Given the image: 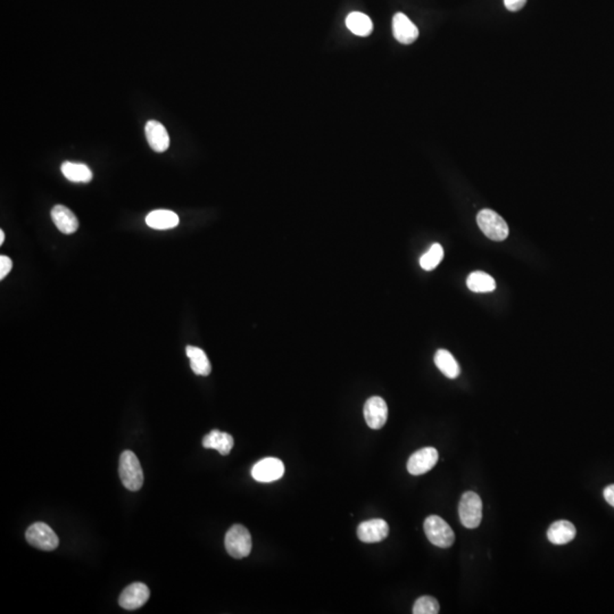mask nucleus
<instances>
[{"mask_svg": "<svg viewBox=\"0 0 614 614\" xmlns=\"http://www.w3.org/2000/svg\"><path fill=\"white\" fill-rule=\"evenodd\" d=\"M52 219L61 232L72 234L79 229V221L72 210L63 205H56L52 210Z\"/></svg>", "mask_w": 614, "mask_h": 614, "instance_id": "nucleus-14", "label": "nucleus"}, {"mask_svg": "<svg viewBox=\"0 0 614 614\" xmlns=\"http://www.w3.org/2000/svg\"><path fill=\"white\" fill-rule=\"evenodd\" d=\"M234 443V437L231 435L221 432L217 429L210 431V434L206 435L203 439V446L205 448L217 450L221 455H228L230 453Z\"/></svg>", "mask_w": 614, "mask_h": 614, "instance_id": "nucleus-17", "label": "nucleus"}, {"mask_svg": "<svg viewBox=\"0 0 614 614\" xmlns=\"http://www.w3.org/2000/svg\"><path fill=\"white\" fill-rule=\"evenodd\" d=\"M146 138L153 151L164 153L170 147V135L164 125L157 121H148L145 127Z\"/></svg>", "mask_w": 614, "mask_h": 614, "instance_id": "nucleus-13", "label": "nucleus"}, {"mask_svg": "<svg viewBox=\"0 0 614 614\" xmlns=\"http://www.w3.org/2000/svg\"><path fill=\"white\" fill-rule=\"evenodd\" d=\"M438 450L434 447H424L410 455L408 471L412 476H421L434 469L438 462Z\"/></svg>", "mask_w": 614, "mask_h": 614, "instance_id": "nucleus-8", "label": "nucleus"}, {"mask_svg": "<svg viewBox=\"0 0 614 614\" xmlns=\"http://www.w3.org/2000/svg\"><path fill=\"white\" fill-rule=\"evenodd\" d=\"M62 173L67 180L72 182H90L92 180V172L87 165L83 163L65 162L62 164Z\"/></svg>", "mask_w": 614, "mask_h": 614, "instance_id": "nucleus-22", "label": "nucleus"}, {"mask_svg": "<svg viewBox=\"0 0 614 614\" xmlns=\"http://www.w3.org/2000/svg\"><path fill=\"white\" fill-rule=\"evenodd\" d=\"M443 259V247L439 243H434L427 253H424L420 259V265L426 271H431L439 265Z\"/></svg>", "mask_w": 614, "mask_h": 614, "instance_id": "nucleus-23", "label": "nucleus"}, {"mask_svg": "<svg viewBox=\"0 0 614 614\" xmlns=\"http://www.w3.org/2000/svg\"><path fill=\"white\" fill-rule=\"evenodd\" d=\"M187 356L190 360L191 370L194 373L198 375H210L212 371L210 360L207 358L206 353L203 349L195 347V346H187L186 349Z\"/></svg>", "mask_w": 614, "mask_h": 614, "instance_id": "nucleus-20", "label": "nucleus"}, {"mask_svg": "<svg viewBox=\"0 0 614 614\" xmlns=\"http://www.w3.org/2000/svg\"><path fill=\"white\" fill-rule=\"evenodd\" d=\"M577 535L575 527L567 520L553 523L547 530V538L554 545H565L572 542Z\"/></svg>", "mask_w": 614, "mask_h": 614, "instance_id": "nucleus-15", "label": "nucleus"}, {"mask_svg": "<svg viewBox=\"0 0 614 614\" xmlns=\"http://www.w3.org/2000/svg\"><path fill=\"white\" fill-rule=\"evenodd\" d=\"M283 474L285 465L283 461L276 457H266L259 461L252 469V476L259 483H273L281 479Z\"/></svg>", "mask_w": 614, "mask_h": 614, "instance_id": "nucleus-7", "label": "nucleus"}, {"mask_svg": "<svg viewBox=\"0 0 614 614\" xmlns=\"http://www.w3.org/2000/svg\"><path fill=\"white\" fill-rule=\"evenodd\" d=\"M393 34L398 43L410 45L419 38V29L405 14L396 13L393 19Z\"/></svg>", "mask_w": 614, "mask_h": 614, "instance_id": "nucleus-12", "label": "nucleus"}, {"mask_svg": "<svg viewBox=\"0 0 614 614\" xmlns=\"http://www.w3.org/2000/svg\"><path fill=\"white\" fill-rule=\"evenodd\" d=\"M224 544L229 556L234 558L250 556L253 545L250 531L241 525H234L228 530Z\"/></svg>", "mask_w": 614, "mask_h": 614, "instance_id": "nucleus-5", "label": "nucleus"}, {"mask_svg": "<svg viewBox=\"0 0 614 614\" xmlns=\"http://www.w3.org/2000/svg\"><path fill=\"white\" fill-rule=\"evenodd\" d=\"M12 267H13V262L10 257L1 255L0 256V279L3 280L10 272Z\"/></svg>", "mask_w": 614, "mask_h": 614, "instance_id": "nucleus-25", "label": "nucleus"}, {"mask_svg": "<svg viewBox=\"0 0 614 614\" xmlns=\"http://www.w3.org/2000/svg\"><path fill=\"white\" fill-rule=\"evenodd\" d=\"M180 220L177 214L168 210H157L148 214L146 223L156 230H168L177 227Z\"/></svg>", "mask_w": 614, "mask_h": 614, "instance_id": "nucleus-16", "label": "nucleus"}, {"mask_svg": "<svg viewBox=\"0 0 614 614\" xmlns=\"http://www.w3.org/2000/svg\"><path fill=\"white\" fill-rule=\"evenodd\" d=\"M439 612V603L431 596H422L417 598L413 606L414 614H437Z\"/></svg>", "mask_w": 614, "mask_h": 614, "instance_id": "nucleus-24", "label": "nucleus"}, {"mask_svg": "<svg viewBox=\"0 0 614 614\" xmlns=\"http://www.w3.org/2000/svg\"><path fill=\"white\" fill-rule=\"evenodd\" d=\"M435 364L448 379H457L461 373L460 365L446 349H438L435 354Z\"/></svg>", "mask_w": 614, "mask_h": 614, "instance_id": "nucleus-18", "label": "nucleus"}, {"mask_svg": "<svg viewBox=\"0 0 614 614\" xmlns=\"http://www.w3.org/2000/svg\"><path fill=\"white\" fill-rule=\"evenodd\" d=\"M3 240H5V232L1 230L0 231V245H3Z\"/></svg>", "mask_w": 614, "mask_h": 614, "instance_id": "nucleus-28", "label": "nucleus"}, {"mask_svg": "<svg viewBox=\"0 0 614 614\" xmlns=\"http://www.w3.org/2000/svg\"><path fill=\"white\" fill-rule=\"evenodd\" d=\"M25 537L30 545L41 551H54L59 544L58 537L53 529L43 523H33L32 526H30Z\"/></svg>", "mask_w": 614, "mask_h": 614, "instance_id": "nucleus-6", "label": "nucleus"}, {"mask_svg": "<svg viewBox=\"0 0 614 614\" xmlns=\"http://www.w3.org/2000/svg\"><path fill=\"white\" fill-rule=\"evenodd\" d=\"M364 417L366 424L371 429L375 430L381 429L388 419V406L386 402L378 396L369 398L364 405Z\"/></svg>", "mask_w": 614, "mask_h": 614, "instance_id": "nucleus-10", "label": "nucleus"}, {"mask_svg": "<svg viewBox=\"0 0 614 614\" xmlns=\"http://www.w3.org/2000/svg\"><path fill=\"white\" fill-rule=\"evenodd\" d=\"M467 286L474 293H490L496 288V283L490 274L483 271H476L468 276Z\"/></svg>", "mask_w": 614, "mask_h": 614, "instance_id": "nucleus-21", "label": "nucleus"}, {"mask_svg": "<svg viewBox=\"0 0 614 614\" xmlns=\"http://www.w3.org/2000/svg\"><path fill=\"white\" fill-rule=\"evenodd\" d=\"M389 526L382 519H372L362 523L358 528V537L366 544L382 542L387 538Z\"/></svg>", "mask_w": 614, "mask_h": 614, "instance_id": "nucleus-11", "label": "nucleus"}, {"mask_svg": "<svg viewBox=\"0 0 614 614\" xmlns=\"http://www.w3.org/2000/svg\"><path fill=\"white\" fill-rule=\"evenodd\" d=\"M476 223L487 238L494 241H503L509 236V226L499 214L494 210H480L476 217Z\"/></svg>", "mask_w": 614, "mask_h": 614, "instance_id": "nucleus-4", "label": "nucleus"}, {"mask_svg": "<svg viewBox=\"0 0 614 614\" xmlns=\"http://www.w3.org/2000/svg\"><path fill=\"white\" fill-rule=\"evenodd\" d=\"M603 495H604L605 501L614 507V485L606 487L603 492Z\"/></svg>", "mask_w": 614, "mask_h": 614, "instance_id": "nucleus-27", "label": "nucleus"}, {"mask_svg": "<svg viewBox=\"0 0 614 614\" xmlns=\"http://www.w3.org/2000/svg\"><path fill=\"white\" fill-rule=\"evenodd\" d=\"M118 473L127 490L137 492L144 485V472L138 457L131 450H125L120 457Z\"/></svg>", "mask_w": 614, "mask_h": 614, "instance_id": "nucleus-1", "label": "nucleus"}, {"mask_svg": "<svg viewBox=\"0 0 614 614\" xmlns=\"http://www.w3.org/2000/svg\"><path fill=\"white\" fill-rule=\"evenodd\" d=\"M461 523L468 529H476L483 520V501L474 492H465L459 504Z\"/></svg>", "mask_w": 614, "mask_h": 614, "instance_id": "nucleus-3", "label": "nucleus"}, {"mask_svg": "<svg viewBox=\"0 0 614 614\" xmlns=\"http://www.w3.org/2000/svg\"><path fill=\"white\" fill-rule=\"evenodd\" d=\"M149 596L151 591L145 584L135 582L122 591L118 603L125 610H135L145 605Z\"/></svg>", "mask_w": 614, "mask_h": 614, "instance_id": "nucleus-9", "label": "nucleus"}, {"mask_svg": "<svg viewBox=\"0 0 614 614\" xmlns=\"http://www.w3.org/2000/svg\"><path fill=\"white\" fill-rule=\"evenodd\" d=\"M527 0H504V5L509 12H518L523 10L526 5Z\"/></svg>", "mask_w": 614, "mask_h": 614, "instance_id": "nucleus-26", "label": "nucleus"}, {"mask_svg": "<svg viewBox=\"0 0 614 614\" xmlns=\"http://www.w3.org/2000/svg\"><path fill=\"white\" fill-rule=\"evenodd\" d=\"M424 527L429 542L440 549H448L455 542L453 529L440 516H428Z\"/></svg>", "mask_w": 614, "mask_h": 614, "instance_id": "nucleus-2", "label": "nucleus"}, {"mask_svg": "<svg viewBox=\"0 0 614 614\" xmlns=\"http://www.w3.org/2000/svg\"><path fill=\"white\" fill-rule=\"evenodd\" d=\"M346 27L354 33L355 36H368L373 31V23L371 19L361 13V12H353L346 19Z\"/></svg>", "mask_w": 614, "mask_h": 614, "instance_id": "nucleus-19", "label": "nucleus"}]
</instances>
